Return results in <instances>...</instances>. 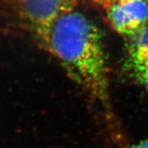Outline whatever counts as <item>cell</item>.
Wrapping results in <instances>:
<instances>
[{"label": "cell", "instance_id": "1", "mask_svg": "<svg viewBox=\"0 0 148 148\" xmlns=\"http://www.w3.org/2000/svg\"><path fill=\"white\" fill-rule=\"evenodd\" d=\"M45 49L96 100L106 101L109 71L103 39L89 18L74 10L60 16L52 27Z\"/></svg>", "mask_w": 148, "mask_h": 148}, {"label": "cell", "instance_id": "3", "mask_svg": "<svg viewBox=\"0 0 148 148\" xmlns=\"http://www.w3.org/2000/svg\"><path fill=\"white\" fill-rule=\"evenodd\" d=\"M106 16L111 27L131 36L147 25L148 0H89Z\"/></svg>", "mask_w": 148, "mask_h": 148}, {"label": "cell", "instance_id": "2", "mask_svg": "<svg viewBox=\"0 0 148 148\" xmlns=\"http://www.w3.org/2000/svg\"><path fill=\"white\" fill-rule=\"evenodd\" d=\"M16 3L22 21L45 48L54 22L73 11L77 0H16Z\"/></svg>", "mask_w": 148, "mask_h": 148}, {"label": "cell", "instance_id": "4", "mask_svg": "<svg viewBox=\"0 0 148 148\" xmlns=\"http://www.w3.org/2000/svg\"><path fill=\"white\" fill-rule=\"evenodd\" d=\"M128 60L148 64V25L129 36Z\"/></svg>", "mask_w": 148, "mask_h": 148}, {"label": "cell", "instance_id": "5", "mask_svg": "<svg viewBox=\"0 0 148 148\" xmlns=\"http://www.w3.org/2000/svg\"><path fill=\"white\" fill-rule=\"evenodd\" d=\"M128 67L148 91V64L128 60Z\"/></svg>", "mask_w": 148, "mask_h": 148}, {"label": "cell", "instance_id": "6", "mask_svg": "<svg viewBox=\"0 0 148 148\" xmlns=\"http://www.w3.org/2000/svg\"><path fill=\"white\" fill-rule=\"evenodd\" d=\"M127 148H148V138Z\"/></svg>", "mask_w": 148, "mask_h": 148}]
</instances>
